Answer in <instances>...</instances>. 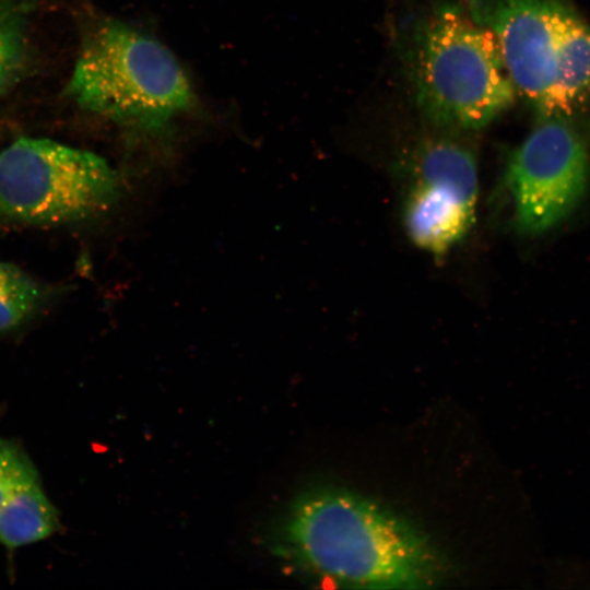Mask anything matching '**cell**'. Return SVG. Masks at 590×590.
Listing matches in <instances>:
<instances>
[{"mask_svg":"<svg viewBox=\"0 0 590 590\" xmlns=\"http://www.w3.org/2000/svg\"><path fill=\"white\" fill-rule=\"evenodd\" d=\"M274 546L279 556L331 585L422 588L438 574L436 555L418 529L342 489L299 496L280 521Z\"/></svg>","mask_w":590,"mask_h":590,"instance_id":"1","label":"cell"},{"mask_svg":"<svg viewBox=\"0 0 590 590\" xmlns=\"http://www.w3.org/2000/svg\"><path fill=\"white\" fill-rule=\"evenodd\" d=\"M405 66L417 107L437 127L481 129L515 101L494 34L456 4H440L415 24Z\"/></svg>","mask_w":590,"mask_h":590,"instance_id":"2","label":"cell"},{"mask_svg":"<svg viewBox=\"0 0 590 590\" xmlns=\"http://www.w3.org/2000/svg\"><path fill=\"white\" fill-rule=\"evenodd\" d=\"M64 95L87 113L143 130H160L194 101L172 51L111 17L85 30Z\"/></svg>","mask_w":590,"mask_h":590,"instance_id":"3","label":"cell"},{"mask_svg":"<svg viewBox=\"0 0 590 590\" xmlns=\"http://www.w3.org/2000/svg\"><path fill=\"white\" fill-rule=\"evenodd\" d=\"M119 196L102 156L46 138L21 137L0 151V227L88 221Z\"/></svg>","mask_w":590,"mask_h":590,"instance_id":"4","label":"cell"},{"mask_svg":"<svg viewBox=\"0 0 590 590\" xmlns=\"http://www.w3.org/2000/svg\"><path fill=\"white\" fill-rule=\"evenodd\" d=\"M589 173L587 144L575 125L540 119L507 163L518 232L536 235L562 222L582 199Z\"/></svg>","mask_w":590,"mask_h":590,"instance_id":"5","label":"cell"},{"mask_svg":"<svg viewBox=\"0 0 590 590\" xmlns=\"http://www.w3.org/2000/svg\"><path fill=\"white\" fill-rule=\"evenodd\" d=\"M495 36L507 73L540 119L563 118L559 75L566 56L559 0H464ZM564 119V118H563Z\"/></svg>","mask_w":590,"mask_h":590,"instance_id":"6","label":"cell"},{"mask_svg":"<svg viewBox=\"0 0 590 590\" xmlns=\"http://www.w3.org/2000/svg\"><path fill=\"white\" fill-rule=\"evenodd\" d=\"M413 180L405 200L404 223L422 249L444 255L472 226L477 200V166L472 152L448 139L417 143L404 160Z\"/></svg>","mask_w":590,"mask_h":590,"instance_id":"7","label":"cell"},{"mask_svg":"<svg viewBox=\"0 0 590 590\" xmlns=\"http://www.w3.org/2000/svg\"><path fill=\"white\" fill-rule=\"evenodd\" d=\"M59 529V515L38 476L16 488L0 509V544L7 547L38 542Z\"/></svg>","mask_w":590,"mask_h":590,"instance_id":"8","label":"cell"},{"mask_svg":"<svg viewBox=\"0 0 590 590\" xmlns=\"http://www.w3.org/2000/svg\"><path fill=\"white\" fill-rule=\"evenodd\" d=\"M36 8L37 0H0V96L27 73L30 30Z\"/></svg>","mask_w":590,"mask_h":590,"instance_id":"9","label":"cell"},{"mask_svg":"<svg viewBox=\"0 0 590 590\" xmlns=\"http://www.w3.org/2000/svg\"><path fill=\"white\" fill-rule=\"evenodd\" d=\"M52 288L24 270L0 261V333L15 330L44 307Z\"/></svg>","mask_w":590,"mask_h":590,"instance_id":"10","label":"cell"},{"mask_svg":"<svg viewBox=\"0 0 590 590\" xmlns=\"http://www.w3.org/2000/svg\"><path fill=\"white\" fill-rule=\"evenodd\" d=\"M37 476L25 451L16 442L0 438V509L16 488Z\"/></svg>","mask_w":590,"mask_h":590,"instance_id":"11","label":"cell"}]
</instances>
